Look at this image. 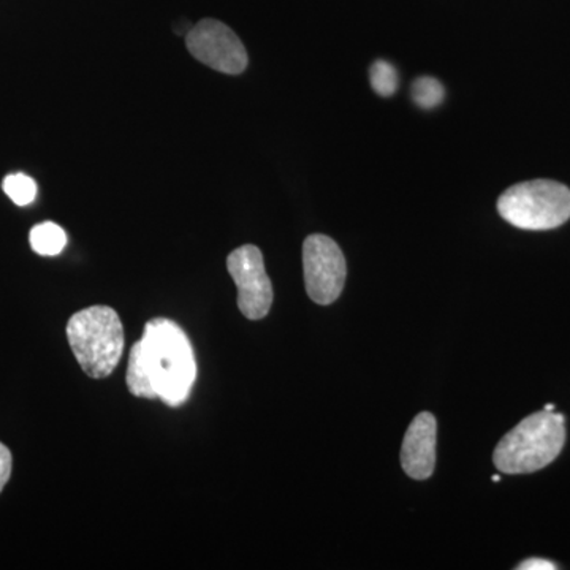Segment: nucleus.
<instances>
[{"label":"nucleus","mask_w":570,"mask_h":570,"mask_svg":"<svg viewBox=\"0 0 570 570\" xmlns=\"http://www.w3.org/2000/svg\"><path fill=\"white\" fill-rule=\"evenodd\" d=\"M186 47L197 61L220 73H243L249 62L243 41L228 26L212 18L189 29Z\"/></svg>","instance_id":"423d86ee"},{"label":"nucleus","mask_w":570,"mask_h":570,"mask_svg":"<svg viewBox=\"0 0 570 570\" xmlns=\"http://www.w3.org/2000/svg\"><path fill=\"white\" fill-rule=\"evenodd\" d=\"M546 411L554 412V406H553V404H547V406H546Z\"/></svg>","instance_id":"2eb2a0df"},{"label":"nucleus","mask_w":570,"mask_h":570,"mask_svg":"<svg viewBox=\"0 0 570 570\" xmlns=\"http://www.w3.org/2000/svg\"><path fill=\"white\" fill-rule=\"evenodd\" d=\"M11 452L0 442V493L6 489L11 475Z\"/></svg>","instance_id":"ddd939ff"},{"label":"nucleus","mask_w":570,"mask_h":570,"mask_svg":"<svg viewBox=\"0 0 570 570\" xmlns=\"http://www.w3.org/2000/svg\"><path fill=\"white\" fill-rule=\"evenodd\" d=\"M445 91L444 86L441 85L433 77H420L419 80L412 85V99L423 110H431L444 102Z\"/></svg>","instance_id":"9b49d317"},{"label":"nucleus","mask_w":570,"mask_h":570,"mask_svg":"<svg viewBox=\"0 0 570 570\" xmlns=\"http://www.w3.org/2000/svg\"><path fill=\"white\" fill-rule=\"evenodd\" d=\"M498 212L521 230H551L570 219V189L550 179L515 184L499 197Z\"/></svg>","instance_id":"20e7f679"},{"label":"nucleus","mask_w":570,"mask_h":570,"mask_svg":"<svg viewBox=\"0 0 570 570\" xmlns=\"http://www.w3.org/2000/svg\"><path fill=\"white\" fill-rule=\"evenodd\" d=\"M566 442L564 417L558 412H535L499 442L494 466L504 474L540 471L560 455Z\"/></svg>","instance_id":"f03ea898"},{"label":"nucleus","mask_w":570,"mask_h":570,"mask_svg":"<svg viewBox=\"0 0 570 570\" xmlns=\"http://www.w3.org/2000/svg\"><path fill=\"white\" fill-rule=\"evenodd\" d=\"M438 423L433 414L422 412L412 420L401 448V466L409 478H431L436 464Z\"/></svg>","instance_id":"6e6552de"},{"label":"nucleus","mask_w":570,"mask_h":570,"mask_svg":"<svg viewBox=\"0 0 570 570\" xmlns=\"http://www.w3.org/2000/svg\"><path fill=\"white\" fill-rule=\"evenodd\" d=\"M3 193L18 206L31 205L37 197V184L31 176L13 174L6 176L2 183Z\"/></svg>","instance_id":"9d476101"},{"label":"nucleus","mask_w":570,"mask_h":570,"mask_svg":"<svg viewBox=\"0 0 570 570\" xmlns=\"http://www.w3.org/2000/svg\"><path fill=\"white\" fill-rule=\"evenodd\" d=\"M491 480H493V482H499V480H501V478H499V475H493V479H491Z\"/></svg>","instance_id":"dca6fc26"},{"label":"nucleus","mask_w":570,"mask_h":570,"mask_svg":"<svg viewBox=\"0 0 570 570\" xmlns=\"http://www.w3.org/2000/svg\"><path fill=\"white\" fill-rule=\"evenodd\" d=\"M29 239H31L33 253L45 255V257H55V255L61 254L67 245L66 232L55 223L36 225Z\"/></svg>","instance_id":"1a4fd4ad"},{"label":"nucleus","mask_w":570,"mask_h":570,"mask_svg":"<svg viewBox=\"0 0 570 570\" xmlns=\"http://www.w3.org/2000/svg\"><path fill=\"white\" fill-rule=\"evenodd\" d=\"M67 340L89 377H108L121 362L124 328L112 307L91 306L73 314L67 324Z\"/></svg>","instance_id":"7ed1b4c3"},{"label":"nucleus","mask_w":570,"mask_h":570,"mask_svg":"<svg viewBox=\"0 0 570 570\" xmlns=\"http://www.w3.org/2000/svg\"><path fill=\"white\" fill-rule=\"evenodd\" d=\"M303 269L306 292L314 303L326 306L340 298L346 283V258L330 236H307L303 243Z\"/></svg>","instance_id":"39448f33"},{"label":"nucleus","mask_w":570,"mask_h":570,"mask_svg":"<svg viewBox=\"0 0 570 570\" xmlns=\"http://www.w3.org/2000/svg\"><path fill=\"white\" fill-rule=\"evenodd\" d=\"M197 365L186 333L168 318H153L130 348L127 387L138 397L179 406L193 390Z\"/></svg>","instance_id":"f257e3e1"},{"label":"nucleus","mask_w":570,"mask_h":570,"mask_svg":"<svg viewBox=\"0 0 570 570\" xmlns=\"http://www.w3.org/2000/svg\"><path fill=\"white\" fill-rule=\"evenodd\" d=\"M520 570H554L557 566L553 562L547 560H539V558H532V560L523 561L519 566Z\"/></svg>","instance_id":"4468645a"},{"label":"nucleus","mask_w":570,"mask_h":570,"mask_svg":"<svg viewBox=\"0 0 570 570\" xmlns=\"http://www.w3.org/2000/svg\"><path fill=\"white\" fill-rule=\"evenodd\" d=\"M227 268L238 288V307L249 321L268 316L273 305V285L266 275L264 255L257 246L238 247L228 255Z\"/></svg>","instance_id":"0eeeda50"},{"label":"nucleus","mask_w":570,"mask_h":570,"mask_svg":"<svg viewBox=\"0 0 570 570\" xmlns=\"http://www.w3.org/2000/svg\"><path fill=\"white\" fill-rule=\"evenodd\" d=\"M370 81L379 96L390 97L396 92L397 85H400V77H397V71L392 63L379 59V61L371 66Z\"/></svg>","instance_id":"f8f14e48"}]
</instances>
